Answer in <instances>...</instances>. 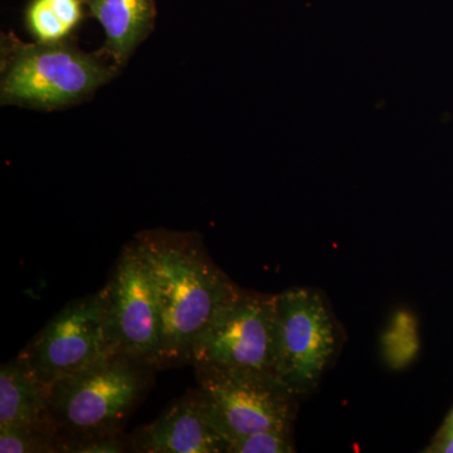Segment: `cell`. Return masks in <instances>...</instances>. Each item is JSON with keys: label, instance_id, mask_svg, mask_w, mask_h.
<instances>
[{"label": "cell", "instance_id": "7c38bea8", "mask_svg": "<svg viewBox=\"0 0 453 453\" xmlns=\"http://www.w3.org/2000/svg\"><path fill=\"white\" fill-rule=\"evenodd\" d=\"M82 0H32L26 25L38 42L65 41L82 19Z\"/></svg>", "mask_w": 453, "mask_h": 453}, {"label": "cell", "instance_id": "5bb4252c", "mask_svg": "<svg viewBox=\"0 0 453 453\" xmlns=\"http://www.w3.org/2000/svg\"><path fill=\"white\" fill-rule=\"evenodd\" d=\"M2 453H55L56 432L50 428L0 429Z\"/></svg>", "mask_w": 453, "mask_h": 453}, {"label": "cell", "instance_id": "2e32d148", "mask_svg": "<svg viewBox=\"0 0 453 453\" xmlns=\"http://www.w3.org/2000/svg\"><path fill=\"white\" fill-rule=\"evenodd\" d=\"M127 451V437L124 434H110L80 441L68 446L67 453H121Z\"/></svg>", "mask_w": 453, "mask_h": 453}, {"label": "cell", "instance_id": "52a82bcc", "mask_svg": "<svg viewBox=\"0 0 453 453\" xmlns=\"http://www.w3.org/2000/svg\"><path fill=\"white\" fill-rule=\"evenodd\" d=\"M111 353L101 288L56 312L17 357L47 387Z\"/></svg>", "mask_w": 453, "mask_h": 453}, {"label": "cell", "instance_id": "9a60e30c", "mask_svg": "<svg viewBox=\"0 0 453 453\" xmlns=\"http://www.w3.org/2000/svg\"><path fill=\"white\" fill-rule=\"evenodd\" d=\"M291 452H295L291 432H256V434L231 438L226 442V453Z\"/></svg>", "mask_w": 453, "mask_h": 453}, {"label": "cell", "instance_id": "ba28073f", "mask_svg": "<svg viewBox=\"0 0 453 453\" xmlns=\"http://www.w3.org/2000/svg\"><path fill=\"white\" fill-rule=\"evenodd\" d=\"M103 291L107 336L113 353L142 360L157 371L162 315L150 271L134 241L122 249Z\"/></svg>", "mask_w": 453, "mask_h": 453}, {"label": "cell", "instance_id": "4fadbf2b", "mask_svg": "<svg viewBox=\"0 0 453 453\" xmlns=\"http://www.w3.org/2000/svg\"><path fill=\"white\" fill-rule=\"evenodd\" d=\"M380 347L384 362L393 371L412 365L421 348L416 316L408 310L395 311L381 335Z\"/></svg>", "mask_w": 453, "mask_h": 453}, {"label": "cell", "instance_id": "8992f818", "mask_svg": "<svg viewBox=\"0 0 453 453\" xmlns=\"http://www.w3.org/2000/svg\"><path fill=\"white\" fill-rule=\"evenodd\" d=\"M277 378L300 398L319 386L335 357L338 325L326 299L314 288L281 292L277 295Z\"/></svg>", "mask_w": 453, "mask_h": 453}, {"label": "cell", "instance_id": "7a4b0ae2", "mask_svg": "<svg viewBox=\"0 0 453 453\" xmlns=\"http://www.w3.org/2000/svg\"><path fill=\"white\" fill-rule=\"evenodd\" d=\"M155 372L142 360L111 353L47 386L57 453L88 438L122 434L150 389Z\"/></svg>", "mask_w": 453, "mask_h": 453}, {"label": "cell", "instance_id": "e0dca14e", "mask_svg": "<svg viewBox=\"0 0 453 453\" xmlns=\"http://www.w3.org/2000/svg\"><path fill=\"white\" fill-rule=\"evenodd\" d=\"M426 452L434 453H453V429H441L440 434Z\"/></svg>", "mask_w": 453, "mask_h": 453}, {"label": "cell", "instance_id": "277c9868", "mask_svg": "<svg viewBox=\"0 0 453 453\" xmlns=\"http://www.w3.org/2000/svg\"><path fill=\"white\" fill-rule=\"evenodd\" d=\"M199 395L214 429L226 441L256 432H291L299 396L276 375L196 365Z\"/></svg>", "mask_w": 453, "mask_h": 453}, {"label": "cell", "instance_id": "8fae6325", "mask_svg": "<svg viewBox=\"0 0 453 453\" xmlns=\"http://www.w3.org/2000/svg\"><path fill=\"white\" fill-rule=\"evenodd\" d=\"M8 428L55 431L50 418L46 387L18 357L0 369V429Z\"/></svg>", "mask_w": 453, "mask_h": 453}, {"label": "cell", "instance_id": "5b68a950", "mask_svg": "<svg viewBox=\"0 0 453 453\" xmlns=\"http://www.w3.org/2000/svg\"><path fill=\"white\" fill-rule=\"evenodd\" d=\"M277 295L238 288L198 336L187 365H216L276 375Z\"/></svg>", "mask_w": 453, "mask_h": 453}, {"label": "cell", "instance_id": "3957f363", "mask_svg": "<svg viewBox=\"0 0 453 453\" xmlns=\"http://www.w3.org/2000/svg\"><path fill=\"white\" fill-rule=\"evenodd\" d=\"M118 67L68 42L25 43L3 35V105L57 110L88 100L111 81Z\"/></svg>", "mask_w": 453, "mask_h": 453}, {"label": "cell", "instance_id": "9c48e42d", "mask_svg": "<svg viewBox=\"0 0 453 453\" xmlns=\"http://www.w3.org/2000/svg\"><path fill=\"white\" fill-rule=\"evenodd\" d=\"M127 451L226 453V442L211 426L196 389L173 402L155 421L127 436Z\"/></svg>", "mask_w": 453, "mask_h": 453}, {"label": "cell", "instance_id": "ac0fdd59", "mask_svg": "<svg viewBox=\"0 0 453 453\" xmlns=\"http://www.w3.org/2000/svg\"><path fill=\"white\" fill-rule=\"evenodd\" d=\"M443 428L453 429V408L451 410V412H449V416H447L445 425H443Z\"/></svg>", "mask_w": 453, "mask_h": 453}, {"label": "cell", "instance_id": "30bf717a", "mask_svg": "<svg viewBox=\"0 0 453 453\" xmlns=\"http://www.w3.org/2000/svg\"><path fill=\"white\" fill-rule=\"evenodd\" d=\"M92 17L105 32L103 55L116 67L129 62L135 50L153 31L154 0H85Z\"/></svg>", "mask_w": 453, "mask_h": 453}, {"label": "cell", "instance_id": "6da1fadb", "mask_svg": "<svg viewBox=\"0 0 453 453\" xmlns=\"http://www.w3.org/2000/svg\"><path fill=\"white\" fill-rule=\"evenodd\" d=\"M150 271L163 324L157 369L187 365L198 336L235 291L195 232L148 229L134 238Z\"/></svg>", "mask_w": 453, "mask_h": 453}]
</instances>
